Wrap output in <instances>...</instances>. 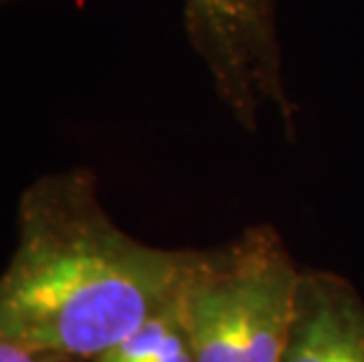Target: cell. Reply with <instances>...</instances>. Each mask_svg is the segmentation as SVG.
Returning <instances> with one entry per match:
<instances>
[{"mask_svg":"<svg viewBox=\"0 0 364 362\" xmlns=\"http://www.w3.org/2000/svg\"><path fill=\"white\" fill-rule=\"evenodd\" d=\"M282 362H364V306L343 280L301 275Z\"/></svg>","mask_w":364,"mask_h":362,"instance_id":"cell-4","label":"cell"},{"mask_svg":"<svg viewBox=\"0 0 364 362\" xmlns=\"http://www.w3.org/2000/svg\"><path fill=\"white\" fill-rule=\"evenodd\" d=\"M14 0H0V5ZM183 21L216 95L245 125L273 106L291 120L275 0H183Z\"/></svg>","mask_w":364,"mask_h":362,"instance_id":"cell-3","label":"cell"},{"mask_svg":"<svg viewBox=\"0 0 364 362\" xmlns=\"http://www.w3.org/2000/svg\"><path fill=\"white\" fill-rule=\"evenodd\" d=\"M193 257L115 226L90 169L45 174L19 198L17 243L0 273V339L90 362L176 304Z\"/></svg>","mask_w":364,"mask_h":362,"instance_id":"cell-1","label":"cell"},{"mask_svg":"<svg viewBox=\"0 0 364 362\" xmlns=\"http://www.w3.org/2000/svg\"><path fill=\"white\" fill-rule=\"evenodd\" d=\"M301 273L273 230L196 252L179 311L196 362H282Z\"/></svg>","mask_w":364,"mask_h":362,"instance_id":"cell-2","label":"cell"},{"mask_svg":"<svg viewBox=\"0 0 364 362\" xmlns=\"http://www.w3.org/2000/svg\"><path fill=\"white\" fill-rule=\"evenodd\" d=\"M0 362H64V360L41 356V353L28 351L19 344H12V341L0 339Z\"/></svg>","mask_w":364,"mask_h":362,"instance_id":"cell-5","label":"cell"}]
</instances>
